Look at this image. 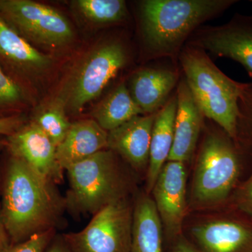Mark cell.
Returning a JSON list of instances; mask_svg holds the SVG:
<instances>
[{
    "label": "cell",
    "instance_id": "obj_1",
    "mask_svg": "<svg viewBox=\"0 0 252 252\" xmlns=\"http://www.w3.org/2000/svg\"><path fill=\"white\" fill-rule=\"evenodd\" d=\"M65 211V198L56 184L9 154L1 188L0 220L11 245L57 230Z\"/></svg>",
    "mask_w": 252,
    "mask_h": 252
},
{
    "label": "cell",
    "instance_id": "obj_2",
    "mask_svg": "<svg viewBox=\"0 0 252 252\" xmlns=\"http://www.w3.org/2000/svg\"><path fill=\"white\" fill-rule=\"evenodd\" d=\"M234 0H144L139 3L141 34L150 59H179L192 34L222 14Z\"/></svg>",
    "mask_w": 252,
    "mask_h": 252
},
{
    "label": "cell",
    "instance_id": "obj_3",
    "mask_svg": "<svg viewBox=\"0 0 252 252\" xmlns=\"http://www.w3.org/2000/svg\"><path fill=\"white\" fill-rule=\"evenodd\" d=\"M120 158L107 149L67 167V211L76 216L94 215L111 204L130 198L135 187L134 172L129 171L130 167L124 166Z\"/></svg>",
    "mask_w": 252,
    "mask_h": 252
},
{
    "label": "cell",
    "instance_id": "obj_4",
    "mask_svg": "<svg viewBox=\"0 0 252 252\" xmlns=\"http://www.w3.org/2000/svg\"><path fill=\"white\" fill-rule=\"evenodd\" d=\"M185 80L195 102L230 138L238 137L239 102L247 84L227 77L204 50L187 44L179 56Z\"/></svg>",
    "mask_w": 252,
    "mask_h": 252
},
{
    "label": "cell",
    "instance_id": "obj_5",
    "mask_svg": "<svg viewBox=\"0 0 252 252\" xmlns=\"http://www.w3.org/2000/svg\"><path fill=\"white\" fill-rule=\"evenodd\" d=\"M231 140L224 131L205 136L194 167L190 198L193 208H211L220 205L236 185L240 160Z\"/></svg>",
    "mask_w": 252,
    "mask_h": 252
},
{
    "label": "cell",
    "instance_id": "obj_6",
    "mask_svg": "<svg viewBox=\"0 0 252 252\" xmlns=\"http://www.w3.org/2000/svg\"><path fill=\"white\" fill-rule=\"evenodd\" d=\"M127 61V50L121 41L110 40L96 46L82 60L61 96L66 109L80 112L86 104L102 94Z\"/></svg>",
    "mask_w": 252,
    "mask_h": 252
},
{
    "label": "cell",
    "instance_id": "obj_7",
    "mask_svg": "<svg viewBox=\"0 0 252 252\" xmlns=\"http://www.w3.org/2000/svg\"><path fill=\"white\" fill-rule=\"evenodd\" d=\"M134 203L119 200L93 215L80 231L62 236L72 252H130Z\"/></svg>",
    "mask_w": 252,
    "mask_h": 252
},
{
    "label": "cell",
    "instance_id": "obj_8",
    "mask_svg": "<svg viewBox=\"0 0 252 252\" xmlns=\"http://www.w3.org/2000/svg\"><path fill=\"white\" fill-rule=\"evenodd\" d=\"M0 17L31 44L62 47L74 38L65 16L54 8L31 0H0Z\"/></svg>",
    "mask_w": 252,
    "mask_h": 252
},
{
    "label": "cell",
    "instance_id": "obj_9",
    "mask_svg": "<svg viewBox=\"0 0 252 252\" xmlns=\"http://www.w3.org/2000/svg\"><path fill=\"white\" fill-rule=\"evenodd\" d=\"M187 44L240 63L252 78V16H236L216 27H200Z\"/></svg>",
    "mask_w": 252,
    "mask_h": 252
},
{
    "label": "cell",
    "instance_id": "obj_10",
    "mask_svg": "<svg viewBox=\"0 0 252 252\" xmlns=\"http://www.w3.org/2000/svg\"><path fill=\"white\" fill-rule=\"evenodd\" d=\"M151 193L167 236L178 237L182 233L188 207L185 162L167 160Z\"/></svg>",
    "mask_w": 252,
    "mask_h": 252
},
{
    "label": "cell",
    "instance_id": "obj_11",
    "mask_svg": "<svg viewBox=\"0 0 252 252\" xmlns=\"http://www.w3.org/2000/svg\"><path fill=\"white\" fill-rule=\"evenodd\" d=\"M6 149L56 185L64 181V170L58 162L56 146L32 121L6 137Z\"/></svg>",
    "mask_w": 252,
    "mask_h": 252
},
{
    "label": "cell",
    "instance_id": "obj_12",
    "mask_svg": "<svg viewBox=\"0 0 252 252\" xmlns=\"http://www.w3.org/2000/svg\"><path fill=\"white\" fill-rule=\"evenodd\" d=\"M52 64L51 56L36 49L0 17V69L9 79L26 91L25 81Z\"/></svg>",
    "mask_w": 252,
    "mask_h": 252
},
{
    "label": "cell",
    "instance_id": "obj_13",
    "mask_svg": "<svg viewBox=\"0 0 252 252\" xmlns=\"http://www.w3.org/2000/svg\"><path fill=\"white\" fill-rule=\"evenodd\" d=\"M156 115L157 113L137 116L108 132V149L136 174L147 173Z\"/></svg>",
    "mask_w": 252,
    "mask_h": 252
},
{
    "label": "cell",
    "instance_id": "obj_14",
    "mask_svg": "<svg viewBox=\"0 0 252 252\" xmlns=\"http://www.w3.org/2000/svg\"><path fill=\"white\" fill-rule=\"evenodd\" d=\"M200 252H252V223L235 219L207 220L193 227Z\"/></svg>",
    "mask_w": 252,
    "mask_h": 252
},
{
    "label": "cell",
    "instance_id": "obj_15",
    "mask_svg": "<svg viewBox=\"0 0 252 252\" xmlns=\"http://www.w3.org/2000/svg\"><path fill=\"white\" fill-rule=\"evenodd\" d=\"M176 94L177 108L175 134L168 160L186 163L195 152L205 117L195 102L185 79L179 82Z\"/></svg>",
    "mask_w": 252,
    "mask_h": 252
},
{
    "label": "cell",
    "instance_id": "obj_16",
    "mask_svg": "<svg viewBox=\"0 0 252 252\" xmlns=\"http://www.w3.org/2000/svg\"><path fill=\"white\" fill-rule=\"evenodd\" d=\"M178 72L164 68L147 67L134 73L127 88L144 114L157 113L166 104L178 85Z\"/></svg>",
    "mask_w": 252,
    "mask_h": 252
},
{
    "label": "cell",
    "instance_id": "obj_17",
    "mask_svg": "<svg viewBox=\"0 0 252 252\" xmlns=\"http://www.w3.org/2000/svg\"><path fill=\"white\" fill-rule=\"evenodd\" d=\"M108 149V132L94 119L72 123L63 142L56 147V158L65 171L74 164Z\"/></svg>",
    "mask_w": 252,
    "mask_h": 252
},
{
    "label": "cell",
    "instance_id": "obj_18",
    "mask_svg": "<svg viewBox=\"0 0 252 252\" xmlns=\"http://www.w3.org/2000/svg\"><path fill=\"white\" fill-rule=\"evenodd\" d=\"M177 108L175 93L156 115L151 137L148 168L146 173V193L149 195L171 152Z\"/></svg>",
    "mask_w": 252,
    "mask_h": 252
},
{
    "label": "cell",
    "instance_id": "obj_19",
    "mask_svg": "<svg viewBox=\"0 0 252 252\" xmlns=\"http://www.w3.org/2000/svg\"><path fill=\"white\" fill-rule=\"evenodd\" d=\"M162 229L153 199L140 194L134 202L130 252H162Z\"/></svg>",
    "mask_w": 252,
    "mask_h": 252
},
{
    "label": "cell",
    "instance_id": "obj_20",
    "mask_svg": "<svg viewBox=\"0 0 252 252\" xmlns=\"http://www.w3.org/2000/svg\"><path fill=\"white\" fill-rule=\"evenodd\" d=\"M144 113L136 104L125 83H122L96 107L93 117L107 132Z\"/></svg>",
    "mask_w": 252,
    "mask_h": 252
},
{
    "label": "cell",
    "instance_id": "obj_21",
    "mask_svg": "<svg viewBox=\"0 0 252 252\" xmlns=\"http://www.w3.org/2000/svg\"><path fill=\"white\" fill-rule=\"evenodd\" d=\"M31 121L40 127L56 147L64 140L72 124L66 116L65 102L61 96L46 104Z\"/></svg>",
    "mask_w": 252,
    "mask_h": 252
},
{
    "label": "cell",
    "instance_id": "obj_22",
    "mask_svg": "<svg viewBox=\"0 0 252 252\" xmlns=\"http://www.w3.org/2000/svg\"><path fill=\"white\" fill-rule=\"evenodd\" d=\"M74 4L83 17L95 24L123 22L128 14L127 5L123 0H78Z\"/></svg>",
    "mask_w": 252,
    "mask_h": 252
},
{
    "label": "cell",
    "instance_id": "obj_23",
    "mask_svg": "<svg viewBox=\"0 0 252 252\" xmlns=\"http://www.w3.org/2000/svg\"><path fill=\"white\" fill-rule=\"evenodd\" d=\"M28 101L27 93L0 69V118L23 114Z\"/></svg>",
    "mask_w": 252,
    "mask_h": 252
},
{
    "label": "cell",
    "instance_id": "obj_24",
    "mask_svg": "<svg viewBox=\"0 0 252 252\" xmlns=\"http://www.w3.org/2000/svg\"><path fill=\"white\" fill-rule=\"evenodd\" d=\"M57 230L46 231L34 235L23 243L11 245L5 252H46L56 235Z\"/></svg>",
    "mask_w": 252,
    "mask_h": 252
},
{
    "label": "cell",
    "instance_id": "obj_25",
    "mask_svg": "<svg viewBox=\"0 0 252 252\" xmlns=\"http://www.w3.org/2000/svg\"><path fill=\"white\" fill-rule=\"evenodd\" d=\"M235 201L238 208L252 219V175L237 192Z\"/></svg>",
    "mask_w": 252,
    "mask_h": 252
},
{
    "label": "cell",
    "instance_id": "obj_26",
    "mask_svg": "<svg viewBox=\"0 0 252 252\" xmlns=\"http://www.w3.org/2000/svg\"><path fill=\"white\" fill-rule=\"evenodd\" d=\"M239 109L240 117L238 124L246 122L252 126V84H247L239 102Z\"/></svg>",
    "mask_w": 252,
    "mask_h": 252
},
{
    "label": "cell",
    "instance_id": "obj_27",
    "mask_svg": "<svg viewBox=\"0 0 252 252\" xmlns=\"http://www.w3.org/2000/svg\"><path fill=\"white\" fill-rule=\"evenodd\" d=\"M28 122L24 114L0 118V136L7 137L19 130Z\"/></svg>",
    "mask_w": 252,
    "mask_h": 252
},
{
    "label": "cell",
    "instance_id": "obj_28",
    "mask_svg": "<svg viewBox=\"0 0 252 252\" xmlns=\"http://www.w3.org/2000/svg\"><path fill=\"white\" fill-rule=\"evenodd\" d=\"M46 252H72L63 239L62 235H56Z\"/></svg>",
    "mask_w": 252,
    "mask_h": 252
},
{
    "label": "cell",
    "instance_id": "obj_29",
    "mask_svg": "<svg viewBox=\"0 0 252 252\" xmlns=\"http://www.w3.org/2000/svg\"><path fill=\"white\" fill-rule=\"evenodd\" d=\"M9 236L0 220V252H5L11 246Z\"/></svg>",
    "mask_w": 252,
    "mask_h": 252
},
{
    "label": "cell",
    "instance_id": "obj_30",
    "mask_svg": "<svg viewBox=\"0 0 252 252\" xmlns=\"http://www.w3.org/2000/svg\"><path fill=\"white\" fill-rule=\"evenodd\" d=\"M173 252H200L192 246L187 240H180L175 245Z\"/></svg>",
    "mask_w": 252,
    "mask_h": 252
},
{
    "label": "cell",
    "instance_id": "obj_31",
    "mask_svg": "<svg viewBox=\"0 0 252 252\" xmlns=\"http://www.w3.org/2000/svg\"><path fill=\"white\" fill-rule=\"evenodd\" d=\"M4 148H6V137L0 136V154Z\"/></svg>",
    "mask_w": 252,
    "mask_h": 252
}]
</instances>
